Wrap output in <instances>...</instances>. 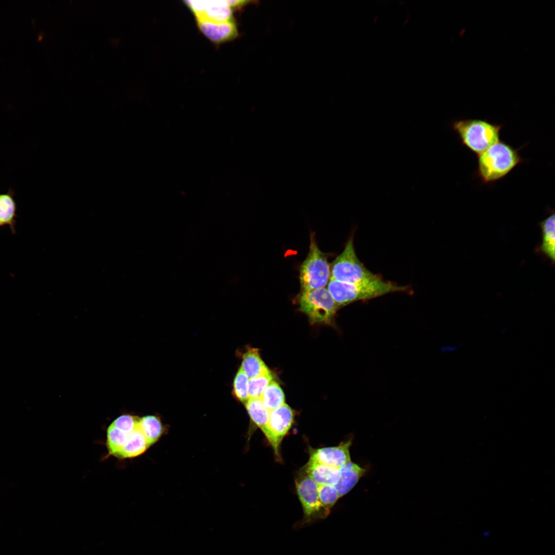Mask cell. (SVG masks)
<instances>
[{
  "instance_id": "obj_6",
  "label": "cell",
  "mask_w": 555,
  "mask_h": 555,
  "mask_svg": "<svg viewBox=\"0 0 555 555\" xmlns=\"http://www.w3.org/2000/svg\"><path fill=\"white\" fill-rule=\"evenodd\" d=\"M297 301L300 310L311 324L330 323L338 309L326 287L300 291Z\"/></svg>"
},
{
  "instance_id": "obj_9",
  "label": "cell",
  "mask_w": 555,
  "mask_h": 555,
  "mask_svg": "<svg viewBox=\"0 0 555 555\" xmlns=\"http://www.w3.org/2000/svg\"><path fill=\"white\" fill-rule=\"evenodd\" d=\"M351 443L350 439L337 446L317 449L310 448L309 459L340 468L351 461L349 448Z\"/></svg>"
},
{
  "instance_id": "obj_7",
  "label": "cell",
  "mask_w": 555,
  "mask_h": 555,
  "mask_svg": "<svg viewBox=\"0 0 555 555\" xmlns=\"http://www.w3.org/2000/svg\"><path fill=\"white\" fill-rule=\"evenodd\" d=\"M295 488L304 514L297 527H304L319 520L324 519L329 514L320 503L318 485L303 470L295 480Z\"/></svg>"
},
{
  "instance_id": "obj_12",
  "label": "cell",
  "mask_w": 555,
  "mask_h": 555,
  "mask_svg": "<svg viewBox=\"0 0 555 555\" xmlns=\"http://www.w3.org/2000/svg\"><path fill=\"white\" fill-rule=\"evenodd\" d=\"M294 418L293 411L285 403L269 411V427L279 445L291 429Z\"/></svg>"
},
{
  "instance_id": "obj_11",
  "label": "cell",
  "mask_w": 555,
  "mask_h": 555,
  "mask_svg": "<svg viewBox=\"0 0 555 555\" xmlns=\"http://www.w3.org/2000/svg\"><path fill=\"white\" fill-rule=\"evenodd\" d=\"M198 29L210 41L221 44L235 39L238 31L234 21L214 22L196 20Z\"/></svg>"
},
{
  "instance_id": "obj_4",
  "label": "cell",
  "mask_w": 555,
  "mask_h": 555,
  "mask_svg": "<svg viewBox=\"0 0 555 555\" xmlns=\"http://www.w3.org/2000/svg\"><path fill=\"white\" fill-rule=\"evenodd\" d=\"M299 279L300 291L326 287L330 279L328 254L319 249L314 232L310 234L309 252L300 266Z\"/></svg>"
},
{
  "instance_id": "obj_25",
  "label": "cell",
  "mask_w": 555,
  "mask_h": 555,
  "mask_svg": "<svg viewBox=\"0 0 555 555\" xmlns=\"http://www.w3.org/2000/svg\"><path fill=\"white\" fill-rule=\"evenodd\" d=\"M140 418L136 416L124 414L116 418L111 424L121 431L130 433L138 427Z\"/></svg>"
},
{
  "instance_id": "obj_13",
  "label": "cell",
  "mask_w": 555,
  "mask_h": 555,
  "mask_svg": "<svg viewBox=\"0 0 555 555\" xmlns=\"http://www.w3.org/2000/svg\"><path fill=\"white\" fill-rule=\"evenodd\" d=\"M302 470L318 485H336L340 477V468L309 459Z\"/></svg>"
},
{
  "instance_id": "obj_24",
  "label": "cell",
  "mask_w": 555,
  "mask_h": 555,
  "mask_svg": "<svg viewBox=\"0 0 555 555\" xmlns=\"http://www.w3.org/2000/svg\"><path fill=\"white\" fill-rule=\"evenodd\" d=\"M273 378L270 371L265 374L250 378L248 381L249 399L260 398L264 389L273 380Z\"/></svg>"
},
{
  "instance_id": "obj_5",
  "label": "cell",
  "mask_w": 555,
  "mask_h": 555,
  "mask_svg": "<svg viewBox=\"0 0 555 555\" xmlns=\"http://www.w3.org/2000/svg\"><path fill=\"white\" fill-rule=\"evenodd\" d=\"M353 239L351 235L343 251L330 265V278L341 282L358 284L380 278L368 270L359 260L355 252Z\"/></svg>"
},
{
  "instance_id": "obj_16",
  "label": "cell",
  "mask_w": 555,
  "mask_h": 555,
  "mask_svg": "<svg viewBox=\"0 0 555 555\" xmlns=\"http://www.w3.org/2000/svg\"><path fill=\"white\" fill-rule=\"evenodd\" d=\"M542 232V242L539 250L548 258L554 262L555 258V217L554 213L550 214L540 223Z\"/></svg>"
},
{
  "instance_id": "obj_10",
  "label": "cell",
  "mask_w": 555,
  "mask_h": 555,
  "mask_svg": "<svg viewBox=\"0 0 555 555\" xmlns=\"http://www.w3.org/2000/svg\"><path fill=\"white\" fill-rule=\"evenodd\" d=\"M245 404L251 420L264 434L272 446L276 457L280 458V445L269 427V411L265 407L260 398H249Z\"/></svg>"
},
{
  "instance_id": "obj_23",
  "label": "cell",
  "mask_w": 555,
  "mask_h": 555,
  "mask_svg": "<svg viewBox=\"0 0 555 555\" xmlns=\"http://www.w3.org/2000/svg\"><path fill=\"white\" fill-rule=\"evenodd\" d=\"M318 494L322 506L327 511L330 513L331 508L340 498L335 485H318Z\"/></svg>"
},
{
  "instance_id": "obj_17",
  "label": "cell",
  "mask_w": 555,
  "mask_h": 555,
  "mask_svg": "<svg viewBox=\"0 0 555 555\" xmlns=\"http://www.w3.org/2000/svg\"><path fill=\"white\" fill-rule=\"evenodd\" d=\"M146 439L138 427L131 432L118 457L133 458L143 454L150 447Z\"/></svg>"
},
{
  "instance_id": "obj_21",
  "label": "cell",
  "mask_w": 555,
  "mask_h": 555,
  "mask_svg": "<svg viewBox=\"0 0 555 555\" xmlns=\"http://www.w3.org/2000/svg\"><path fill=\"white\" fill-rule=\"evenodd\" d=\"M131 433L121 431L110 424L107 430V446L110 454L118 457Z\"/></svg>"
},
{
  "instance_id": "obj_14",
  "label": "cell",
  "mask_w": 555,
  "mask_h": 555,
  "mask_svg": "<svg viewBox=\"0 0 555 555\" xmlns=\"http://www.w3.org/2000/svg\"><path fill=\"white\" fill-rule=\"evenodd\" d=\"M366 470L350 461L340 468V477L335 485L340 498L346 494L365 473Z\"/></svg>"
},
{
  "instance_id": "obj_22",
  "label": "cell",
  "mask_w": 555,
  "mask_h": 555,
  "mask_svg": "<svg viewBox=\"0 0 555 555\" xmlns=\"http://www.w3.org/2000/svg\"><path fill=\"white\" fill-rule=\"evenodd\" d=\"M248 381L249 378L240 367L234 377L233 394L236 399L244 403L249 399Z\"/></svg>"
},
{
  "instance_id": "obj_3",
  "label": "cell",
  "mask_w": 555,
  "mask_h": 555,
  "mask_svg": "<svg viewBox=\"0 0 555 555\" xmlns=\"http://www.w3.org/2000/svg\"><path fill=\"white\" fill-rule=\"evenodd\" d=\"M452 127L461 144L478 155L499 141L502 125L486 120L469 119L455 121Z\"/></svg>"
},
{
  "instance_id": "obj_15",
  "label": "cell",
  "mask_w": 555,
  "mask_h": 555,
  "mask_svg": "<svg viewBox=\"0 0 555 555\" xmlns=\"http://www.w3.org/2000/svg\"><path fill=\"white\" fill-rule=\"evenodd\" d=\"M242 370L249 378L265 374L270 371L262 360L258 349L248 347L242 355Z\"/></svg>"
},
{
  "instance_id": "obj_20",
  "label": "cell",
  "mask_w": 555,
  "mask_h": 555,
  "mask_svg": "<svg viewBox=\"0 0 555 555\" xmlns=\"http://www.w3.org/2000/svg\"><path fill=\"white\" fill-rule=\"evenodd\" d=\"M260 398L269 411L285 403L283 391L280 385L274 380H272L266 387Z\"/></svg>"
},
{
  "instance_id": "obj_19",
  "label": "cell",
  "mask_w": 555,
  "mask_h": 555,
  "mask_svg": "<svg viewBox=\"0 0 555 555\" xmlns=\"http://www.w3.org/2000/svg\"><path fill=\"white\" fill-rule=\"evenodd\" d=\"M139 428L150 446L159 440L164 432V427L160 419L154 415L140 418Z\"/></svg>"
},
{
  "instance_id": "obj_8",
  "label": "cell",
  "mask_w": 555,
  "mask_h": 555,
  "mask_svg": "<svg viewBox=\"0 0 555 555\" xmlns=\"http://www.w3.org/2000/svg\"><path fill=\"white\" fill-rule=\"evenodd\" d=\"M184 2L196 20L220 22L234 21L233 9L230 1H185Z\"/></svg>"
},
{
  "instance_id": "obj_2",
  "label": "cell",
  "mask_w": 555,
  "mask_h": 555,
  "mask_svg": "<svg viewBox=\"0 0 555 555\" xmlns=\"http://www.w3.org/2000/svg\"><path fill=\"white\" fill-rule=\"evenodd\" d=\"M326 288L338 308L359 301L371 300L397 292H406L408 286H401L381 278L375 280L358 284L341 282L330 278Z\"/></svg>"
},
{
  "instance_id": "obj_1",
  "label": "cell",
  "mask_w": 555,
  "mask_h": 555,
  "mask_svg": "<svg viewBox=\"0 0 555 555\" xmlns=\"http://www.w3.org/2000/svg\"><path fill=\"white\" fill-rule=\"evenodd\" d=\"M519 150L499 140L477 155L476 175L484 183L504 178L524 161Z\"/></svg>"
},
{
  "instance_id": "obj_18",
  "label": "cell",
  "mask_w": 555,
  "mask_h": 555,
  "mask_svg": "<svg viewBox=\"0 0 555 555\" xmlns=\"http://www.w3.org/2000/svg\"><path fill=\"white\" fill-rule=\"evenodd\" d=\"M11 191L0 194V227L8 226L15 232L16 206Z\"/></svg>"
}]
</instances>
